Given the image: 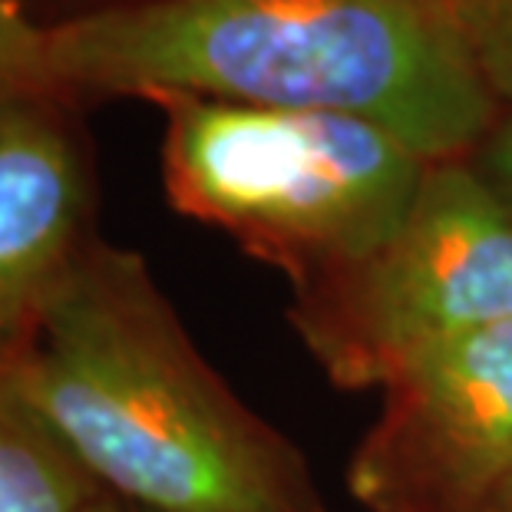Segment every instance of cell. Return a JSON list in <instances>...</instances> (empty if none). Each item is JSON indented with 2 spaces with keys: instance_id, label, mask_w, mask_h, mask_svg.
<instances>
[{
  "instance_id": "obj_1",
  "label": "cell",
  "mask_w": 512,
  "mask_h": 512,
  "mask_svg": "<svg viewBox=\"0 0 512 512\" xmlns=\"http://www.w3.org/2000/svg\"><path fill=\"white\" fill-rule=\"evenodd\" d=\"M57 96L185 93L361 116L427 162L470 159L503 103L446 0H116L47 24Z\"/></svg>"
},
{
  "instance_id": "obj_2",
  "label": "cell",
  "mask_w": 512,
  "mask_h": 512,
  "mask_svg": "<svg viewBox=\"0 0 512 512\" xmlns=\"http://www.w3.org/2000/svg\"><path fill=\"white\" fill-rule=\"evenodd\" d=\"M106 493L143 512H324L298 450L232 394L146 258L93 235L10 367Z\"/></svg>"
},
{
  "instance_id": "obj_3",
  "label": "cell",
  "mask_w": 512,
  "mask_h": 512,
  "mask_svg": "<svg viewBox=\"0 0 512 512\" xmlns=\"http://www.w3.org/2000/svg\"><path fill=\"white\" fill-rule=\"evenodd\" d=\"M162 185L176 212L281 268L294 291L357 268L407 222L420 152L361 116L169 93Z\"/></svg>"
},
{
  "instance_id": "obj_4",
  "label": "cell",
  "mask_w": 512,
  "mask_h": 512,
  "mask_svg": "<svg viewBox=\"0 0 512 512\" xmlns=\"http://www.w3.org/2000/svg\"><path fill=\"white\" fill-rule=\"evenodd\" d=\"M294 294V328L334 384L387 387L433 347L512 321V209L466 159L433 162L377 255Z\"/></svg>"
},
{
  "instance_id": "obj_5",
  "label": "cell",
  "mask_w": 512,
  "mask_h": 512,
  "mask_svg": "<svg viewBox=\"0 0 512 512\" xmlns=\"http://www.w3.org/2000/svg\"><path fill=\"white\" fill-rule=\"evenodd\" d=\"M384 394L351 493L370 512H483L512 479V321L433 347Z\"/></svg>"
},
{
  "instance_id": "obj_6",
  "label": "cell",
  "mask_w": 512,
  "mask_h": 512,
  "mask_svg": "<svg viewBox=\"0 0 512 512\" xmlns=\"http://www.w3.org/2000/svg\"><path fill=\"white\" fill-rule=\"evenodd\" d=\"M93 205L76 106L40 100L0 119V370L27 351L63 271L96 235Z\"/></svg>"
},
{
  "instance_id": "obj_7",
  "label": "cell",
  "mask_w": 512,
  "mask_h": 512,
  "mask_svg": "<svg viewBox=\"0 0 512 512\" xmlns=\"http://www.w3.org/2000/svg\"><path fill=\"white\" fill-rule=\"evenodd\" d=\"M103 486L0 370V512H86Z\"/></svg>"
},
{
  "instance_id": "obj_8",
  "label": "cell",
  "mask_w": 512,
  "mask_h": 512,
  "mask_svg": "<svg viewBox=\"0 0 512 512\" xmlns=\"http://www.w3.org/2000/svg\"><path fill=\"white\" fill-rule=\"evenodd\" d=\"M40 100H60L50 76L47 24L20 0H0V119Z\"/></svg>"
},
{
  "instance_id": "obj_9",
  "label": "cell",
  "mask_w": 512,
  "mask_h": 512,
  "mask_svg": "<svg viewBox=\"0 0 512 512\" xmlns=\"http://www.w3.org/2000/svg\"><path fill=\"white\" fill-rule=\"evenodd\" d=\"M450 14L496 100L512 103V0H450Z\"/></svg>"
},
{
  "instance_id": "obj_10",
  "label": "cell",
  "mask_w": 512,
  "mask_h": 512,
  "mask_svg": "<svg viewBox=\"0 0 512 512\" xmlns=\"http://www.w3.org/2000/svg\"><path fill=\"white\" fill-rule=\"evenodd\" d=\"M466 162H470L476 169V176L512 209V103L503 106V113L496 116L493 129H489L486 139L473 149V156Z\"/></svg>"
},
{
  "instance_id": "obj_11",
  "label": "cell",
  "mask_w": 512,
  "mask_h": 512,
  "mask_svg": "<svg viewBox=\"0 0 512 512\" xmlns=\"http://www.w3.org/2000/svg\"><path fill=\"white\" fill-rule=\"evenodd\" d=\"M24 4V0H20ZM63 4V17L60 20H70V17H80V14H90V10H100V7H110L116 0H60Z\"/></svg>"
},
{
  "instance_id": "obj_12",
  "label": "cell",
  "mask_w": 512,
  "mask_h": 512,
  "mask_svg": "<svg viewBox=\"0 0 512 512\" xmlns=\"http://www.w3.org/2000/svg\"><path fill=\"white\" fill-rule=\"evenodd\" d=\"M86 512H143V509L129 506L126 499H119V496L106 493V489H103V493L93 499V503H90V509H86Z\"/></svg>"
},
{
  "instance_id": "obj_13",
  "label": "cell",
  "mask_w": 512,
  "mask_h": 512,
  "mask_svg": "<svg viewBox=\"0 0 512 512\" xmlns=\"http://www.w3.org/2000/svg\"><path fill=\"white\" fill-rule=\"evenodd\" d=\"M483 512H512V479L503 489H499L493 499H489V506Z\"/></svg>"
},
{
  "instance_id": "obj_14",
  "label": "cell",
  "mask_w": 512,
  "mask_h": 512,
  "mask_svg": "<svg viewBox=\"0 0 512 512\" xmlns=\"http://www.w3.org/2000/svg\"><path fill=\"white\" fill-rule=\"evenodd\" d=\"M446 4H450V0H446Z\"/></svg>"
}]
</instances>
